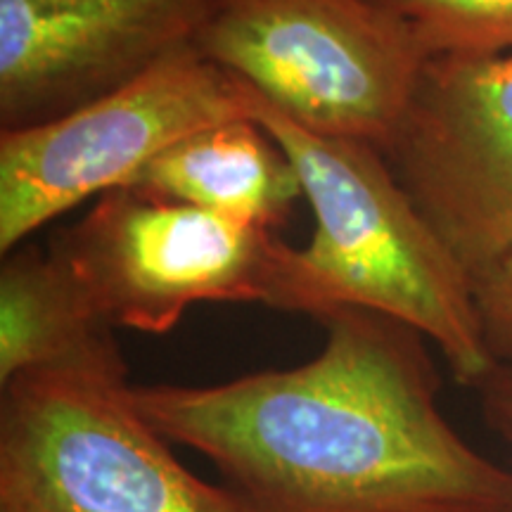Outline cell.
<instances>
[{"label": "cell", "instance_id": "6da1fadb", "mask_svg": "<svg viewBox=\"0 0 512 512\" xmlns=\"http://www.w3.org/2000/svg\"><path fill=\"white\" fill-rule=\"evenodd\" d=\"M311 361L133 401L200 453L247 512H510L512 472L441 413L425 337L363 309L320 320Z\"/></svg>", "mask_w": 512, "mask_h": 512}, {"label": "cell", "instance_id": "7a4b0ae2", "mask_svg": "<svg viewBox=\"0 0 512 512\" xmlns=\"http://www.w3.org/2000/svg\"><path fill=\"white\" fill-rule=\"evenodd\" d=\"M240 93L249 117L290 155L316 216L311 242L297 249L290 313L320 323L363 309L401 320L430 339L460 384L479 387L498 363L486 349L470 275L387 157L373 145L306 131L242 81Z\"/></svg>", "mask_w": 512, "mask_h": 512}, {"label": "cell", "instance_id": "3957f363", "mask_svg": "<svg viewBox=\"0 0 512 512\" xmlns=\"http://www.w3.org/2000/svg\"><path fill=\"white\" fill-rule=\"evenodd\" d=\"M0 512H247L185 467L128 377L34 370L0 399Z\"/></svg>", "mask_w": 512, "mask_h": 512}, {"label": "cell", "instance_id": "277c9868", "mask_svg": "<svg viewBox=\"0 0 512 512\" xmlns=\"http://www.w3.org/2000/svg\"><path fill=\"white\" fill-rule=\"evenodd\" d=\"M195 50L306 131L382 155L430 60L375 0H223Z\"/></svg>", "mask_w": 512, "mask_h": 512}, {"label": "cell", "instance_id": "5b68a950", "mask_svg": "<svg viewBox=\"0 0 512 512\" xmlns=\"http://www.w3.org/2000/svg\"><path fill=\"white\" fill-rule=\"evenodd\" d=\"M53 252L114 328L164 335L195 304L292 306L297 247L271 228L133 188L98 197Z\"/></svg>", "mask_w": 512, "mask_h": 512}, {"label": "cell", "instance_id": "8992f818", "mask_svg": "<svg viewBox=\"0 0 512 512\" xmlns=\"http://www.w3.org/2000/svg\"><path fill=\"white\" fill-rule=\"evenodd\" d=\"M242 117L240 81L188 48L79 110L8 128L0 133V252L88 197L126 188L178 140Z\"/></svg>", "mask_w": 512, "mask_h": 512}, {"label": "cell", "instance_id": "52a82bcc", "mask_svg": "<svg viewBox=\"0 0 512 512\" xmlns=\"http://www.w3.org/2000/svg\"><path fill=\"white\" fill-rule=\"evenodd\" d=\"M384 157L472 283L512 249V53L430 57Z\"/></svg>", "mask_w": 512, "mask_h": 512}, {"label": "cell", "instance_id": "ba28073f", "mask_svg": "<svg viewBox=\"0 0 512 512\" xmlns=\"http://www.w3.org/2000/svg\"><path fill=\"white\" fill-rule=\"evenodd\" d=\"M223 0H0V124L69 114L195 48Z\"/></svg>", "mask_w": 512, "mask_h": 512}, {"label": "cell", "instance_id": "9c48e42d", "mask_svg": "<svg viewBox=\"0 0 512 512\" xmlns=\"http://www.w3.org/2000/svg\"><path fill=\"white\" fill-rule=\"evenodd\" d=\"M34 370L128 377L114 325L55 252L12 249L0 266V387Z\"/></svg>", "mask_w": 512, "mask_h": 512}, {"label": "cell", "instance_id": "30bf717a", "mask_svg": "<svg viewBox=\"0 0 512 512\" xmlns=\"http://www.w3.org/2000/svg\"><path fill=\"white\" fill-rule=\"evenodd\" d=\"M126 188L271 230L304 200L290 155L252 117L223 121L178 140Z\"/></svg>", "mask_w": 512, "mask_h": 512}, {"label": "cell", "instance_id": "8fae6325", "mask_svg": "<svg viewBox=\"0 0 512 512\" xmlns=\"http://www.w3.org/2000/svg\"><path fill=\"white\" fill-rule=\"evenodd\" d=\"M375 3L401 17L430 57L512 53V0H375Z\"/></svg>", "mask_w": 512, "mask_h": 512}, {"label": "cell", "instance_id": "7c38bea8", "mask_svg": "<svg viewBox=\"0 0 512 512\" xmlns=\"http://www.w3.org/2000/svg\"><path fill=\"white\" fill-rule=\"evenodd\" d=\"M472 297L486 349L512 366V249L472 278Z\"/></svg>", "mask_w": 512, "mask_h": 512}, {"label": "cell", "instance_id": "4fadbf2b", "mask_svg": "<svg viewBox=\"0 0 512 512\" xmlns=\"http://www.w3.org/2000/svg\"><path fill=\"white\" fill-rule=\"evenodd\" d=\"M484 415L503 437L512 441V366L498 363L486 380L479 384ZM512 512V510H510Z\"/></svg>", "mask_w": 512, "mask_h": 512}]
</instances>
